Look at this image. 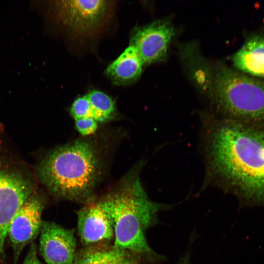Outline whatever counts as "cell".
Masks as SVG:
<instances>
[{
    "instance_id": "15",
    "label": "cell",
    "mask_w": 264,
    "mask_h": 264,
    "mask_svg": "<svg viewBox=\"0 0 264 264\" xmlns=\"http://www.w3.org/2000/svg\"><path fill=\"white\" fill-rule=\"evenodd\" d=\"M70 113L74 120L83 118L93 119L90 104L86 95L74 100L70 108Z\"/></svg>"
},
{
    "instance_id": "10",
    "label": "cell",
    "mask_w": 264,
    "mask_h": 264,
    "mask_svg": "<svg viewBox=\"0 0 264 264\" xmlns=\"http://www.w3.org/2000/svg\"><path fill=\"white\" fill-rule=\"evenodd\" d=\"M77 216L78 232L84 244L109 241L113 237L112 219L101 198L89 200Z\"/></svg>"
},
{
    "instance_id": "18",
    "label": "cell",
    "mask_w": 264,
    "mask_h": 264,
    "mask_svg": "<svg viewBox=\"0 0 264 264\" xmlns=\"http://www.w3.org/2000/svg\"><path fill=\"white\" fill-rule=\"evenodd\" d=\"M137 256L129 253L125 258L122 264H140L137 260Z\"/></svg>"
},
{
    "instance_id": "9",
    "label": "cell",
    "mask_w": 264,
    "mask_h": 264,
    "mask_svg": "<svg viewBox=\"0 0 264 264\" xmlns=\"http://www.w3.org/2000/svg\"><path fill=\"white\" fill-rule=\"evenodd\" d=\"M40 232V252L47 264H73L76 242L73 230L42 221Z\"/></svg>"
},
{
    "instance_id": "11",
    "label": "cell",
    "mask_w": 264,
    "mask_h": 264,
    "mask_svg": "<svg viewBox=\"0 0 264 264\" xmlns=\"http://www.w3.org/2000/svg\"><path fill=\"white\" fill-rule=\"evenodd\" d=\"M235 67L248 76L264 80V35L247 40L233 55Z\"/></svg>"
},
{
    "instance_id": "7",
    "label": "cell",
    "mask_w": 264,
    "mask_h": 264,
    "mask_svg": "<svg viewBox=\"0 0 264 264\" xmlns=\"http://www.w3.org/2000/svg\"><path fill=\"white\" fill-rule=\"evenodd\" d=\"M174 35V29L168 21L158 20L135 28L130 45L135 48L143 64L148 65L165 58Z\"/></svg>"
},
{
    "instance_id": "14",
    "label": "cell",
    "mask_w": 264,
    "mask_h": 264,
    "mask_svg": "<svg viewBox=\"0 0 264 264\" xmlns=\"http://www.w3.org/2000/svg\"><path fill=\"white\" fill-rule=\"evenodd\" d=\"M86 95L90 104L94 120L99 123L114 118L116 114L115 106L108 95L100 90H92Z\"/></svg>"
},
{
    "instance_id": "2",
    "label": "cell",
    "mask_w": 264,
    "mask_h": 264,
    "mask_svg": "<svg viewBox=\"0 0 264 264\" xmlns=\"http://www.w3.org/2000/svg\"><path fill=\"white\" fill-rule=\"evenodd\" d=\"M106 149L94 135L59 146L38 164V178L56 197L76 201L88 199L106 172Z\"/></svg>"
},
{
    "instance_id": "16",
    "label": "cell",
    "mask_w": 264,
    "mask_h": 264,
    "mask_svg": "<svg viewBox=\"0 0 264 264\" xmlns=\"http://www.w3.org/2000/svg\"><path fill=\"white\" fill-rule=\"evenodd\" d=\"M75 128L83 137L93 135L96 132L98 123L90 118H83L75 120Z\"/></svg>"
},
{
    "instance_id": "17",
    "label": "cell",
    "mask_w": 264,
    "mask_h": 264,
    "mask_svg": "<svg viewBox=\"0 0 264 264\" xmlns=\"http://www.w3.org/2000/svg\"><path fill=\"white\" fill-rule=\"evenodd\" d=\"M23 264H41L38 258L36 246L34 244L29 249Z\"/></svg>"
},
{
    "instance_id": "12",
    "label": "cell",
    "mask_w": 264,
    "mask_h": 264,
    "mask_svg": "<svg viewBox=\"0 0 264 264\" xmlns=\"http://www.w3.org/2000/svg\"><path fill=\"white\" fill-rule=\"evenodd\" d=\"M143 64L136 50L129 45L106 69L107 76L116 85H126L141 75Z\"/></svg>"
},
{
    "instance_id": "1",
    "label": "cell",
    "mask_w": 264,
    "mask_h": 264,
    "mask_svg": "<svg viewBox=\"0 0 264 264\" xmlns=\"http://www.w3.org/2000/svg\"><path fill=\"white\" fill-rule=\"evenodd\" d=\"M212 176L244 200L264 203V122L214 121L206 136Z\"/></svg>"
},
{
    "instance_id": "13",
    "label": "cell",
    "mask_w": 264,
    "mask_h": 264,
    "mask_svg": "<svg viewBox=\"0 0 264 264\" xmlns=\"http://www.w3.org/2000/svg\"><path fill=\"white\" fill-rule=\"evenodd\" d=\"M129 252L114 248H92L75 254L73 264H122Z\"/></svg>"
},
{
    "instance_id": "5",
    "label": "cell",
    "mask_w": 264,
    "mask_h": 264,
    "mask_svg": "<svg viewBox=\"0 0 264 264\" xmlns=\"http://www.w3.org/2000/svg\"><path fill=\"white\" fill-rule=\"evenodd\" d=\"M32 178L13 164L0 160V261L10 224L21 206L35 192Z\"/></svg>"
},
{
    "instance_id": "8",
    "label": "cell",
    "mask_w": 264,
    "mask_h": 264,
    "mask_svg": "<svg viewBox=\"0 0 264 264\" xmlns=\"http://www.w3.org/2000/svg\"><path fill=\"white\" fill-rule=\"evenodd\" d=\"M44 205L43 199L35 192L12 219L7 236L11 241L16 258L23 248L40 232Z\"/></svg>"
},
{
    "instance_id": "3",
    "label": "cell",
    "mask_w": 264,
    "mask_h": 264,
    "mask_svg": "<svg viewBox=\"0 0 264 264\" xmlns=\"http://www.w3.org/2000/svg\"><path fill=\"white\" fill-rule=\"evenodd\" d=\"M112 219L114 248L152 263L164 259L149 246L145 231L157 223L158 213L169 208L151 200L139 179L137 168L101 197Z\"/></svg>"
},
{
    "instance_id": "6",
    "label": "cell",
    "mask_w": 264,
    "mask_h": 264,
    "mask_svg": "<svg viewBox=\"0 0 264 264\" xmlns=\"http://www.w3.org/2000/svg\"><path fill=\"white\" fill-rule=\"evenodd\" d=\"M111 4L107 0H61L55 4L56 14L67 29L87 34L97 29L110 13Z\"/></svg>"
},
{
    "instance_id": "4",
    "label": "cell",
    "mask_w": 264,
    "mask_h": 264,
    "mask_svg": "<svg viewBox=\"0 0 264 264\" xmlns=\"http://www.w3.org/2000/svg\"><path fill=\"white\" fill-rule=\"evenodd\" d=\"M212 70L208 93L225 118L264 122V80L223 65Z\"/></svg>"
}]
</instances>
